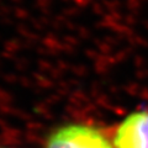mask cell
I'll return each mask as SVG.
<instances>
[{
	"label": "cell",
	"instance_id": "cell-1",
	"mask_svg": "<svg viewBox=\"0 0 148 148\" xmlns=\"http://www.w3.org/2000/svg\"><path fill=\"white\" fill-rule=\"evenodd\" d=\"M43 148H115L111 133L84 122H67L54 127L45 140Z\"/></svg>",
	"mask_w": 148,
	"mask_h": 148
},
{
	"label": "cell",
	"instance_id": "cell-2",
	"mask_svg": "<svg viewBox=\"0 0 148 148\" xmlns=\"http://www.w3.org/2000/svg\"><path fill=\"white\" fill-rule=\"evenodd\" d=\"M111 138L115 148H148V109L127 114L111 132Z\"/></svg>",
	"mask_w": 148,
	"mask_h": 148
},
{
	"label": "cell",
	"instance_id": "cell-3",
	"mask_svg": "<svg viewBox=\"0 0 148 148\" xmlns=\"http://www.w3.org/2000/svg\"><path fill=\"white\" fill-rule=\"evenodd\" d=\"M0 148H9V147H0Z\"/></svg>",
	"mask_w": 148,
	"mask_h": 148
}]
</instances>
